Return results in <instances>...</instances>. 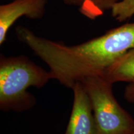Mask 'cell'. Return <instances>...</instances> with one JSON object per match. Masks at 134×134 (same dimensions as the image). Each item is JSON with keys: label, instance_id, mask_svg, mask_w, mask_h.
<instances>
[{"label": "cell", "instance_id": "cell-3", "mask_svg": "<svg viewBox=\"0 0 134 134\" xmlns=\"http://www.w3.org/2000/svg\"><path fill=\"white\" fill-rule=\"evenodd\" d=\"M80 83L91 101L98 134H133L134 119L115 99L113 83L103 76L88 77Z\"/></svg>", "mask_w": 134, "mask_h": 134}, {"label": "cell", "instance_id": "cell-5", "mask_svg": "<svg viewBox=\"0 0 134 134\" xmlns=\"http://www.w3.org/2000/svg\"><path fill=\"white\" fill-rule=\"evenodd\" d=\"M48 0H13L0 6V44L6 39L9 29L19 18L41 19L46 12Z\"/></svg>", "mask_w": 134, "mask_h": 134}, {"label": "cell", "instance_id": "cell-1", "mask_svg": "<svg viewBox=\"0 0 134 134\" xmlns=\"http://www.w3.org/2000/svg\"><path fill=\"white\" fill-rule=\"evenodd\" d=\"M16 33L18 39L48 65L52 78L70 89L88 77L103 76L117 59L134 48V23L75 46L38 36L23 26L17 27Z\"/></svg>", "mask_w": 134, "mask_h": 134}, {"label": "cell", "instance_id": "cell-7", "mask_svg": "<svg viewBox=\"0 0 134 134\" xmlns=\"http://www.w3.org/2000/svg\"><path fill=\"white\" fill-rule=\"evenodd\" d=\"M120 0H63L68 6H76L81 14L94 20L103 16L105 11L111 10Z\"/></svg>", "mask_w": 134, "mask_h": 134}, {"label": "cell", "instance_id": "cell-4", "mask_svg": "<svg viewBox=\"0 0 134 134\" xmlns=\"http://www.w3.org/2000/svg\"><path fill=\"white\" fill-rule=\"evenodd\" d=\"M73 103L65 134H98L91 101L81 83L71 89Z\"/></svg>", "mask_w": 134, "mask_h": 134}, {"label": "cell", "instance_id": "cell-8", "mask_svg": "<svg viewBox=\"0 0 134 134\" xmlns=\"http://www.w3.org/2000/svg\"><path fill=\"white\" fill-rule=\"evenodd\" d=\"M111 14L119 22L130 19L134 15V0H120L111 9Z\"/></svg>", "mask_w": 134, "mask_h": 134}, {"label": "cell", "instance_id": "cell-2", "mask_svg": "<svg viewBox=\"0 0 134 134\" xmlns=\"http://www.w3.org/2000/svg\"><path fill=\"white\" fill-rule=\"evenodd\" d=\"M52 78L51 73L24 55L0 57V109L3 111L24 112L36 104L27 91L30 87L41 88Z\"/></svg>", "mask_w": 134, "mask_h": 134}, {"label": "cell", "instance_id": "cell-10", "mask_svg": "<svg viewBox=\"0 0 134 134\" xmlns=\"http://www.w3.org/2000/svg\"><path fill=\"white\" fill-rule=\"evenodd\" d=\"M133 134H134V132H133Z\"/></svg>", "mask_w": 134, "mask_h": 134}, {"label": "cell", "instance_id": "cell-9", "mask_svg": "<svg viewBox=\"0 0 134 134\" xmlns=\"http://www.w3.org/2000/svg\"><path fill=\"white\" fill-rule=\"evenodd\" d=\"M124 98L128 102L134 103V79L129 82L125 88Z\"/></svg>", "mask_w": 134, "mask_h": 134}, {"label": "cell", "instance_id": "cell-6", "mask_svg": "<svg viewBox=\"0 0 134 134\" xmlns=\"http://www.w3.org/2000/svg\"><path fill=\"white\" fill-rule=\"evenodd\" d=\"M103 77L113 84L134 79V48L127 52L105 71Z\"/></svg>", "mask_w": 134, "mask_h": 134}]
</instances>
